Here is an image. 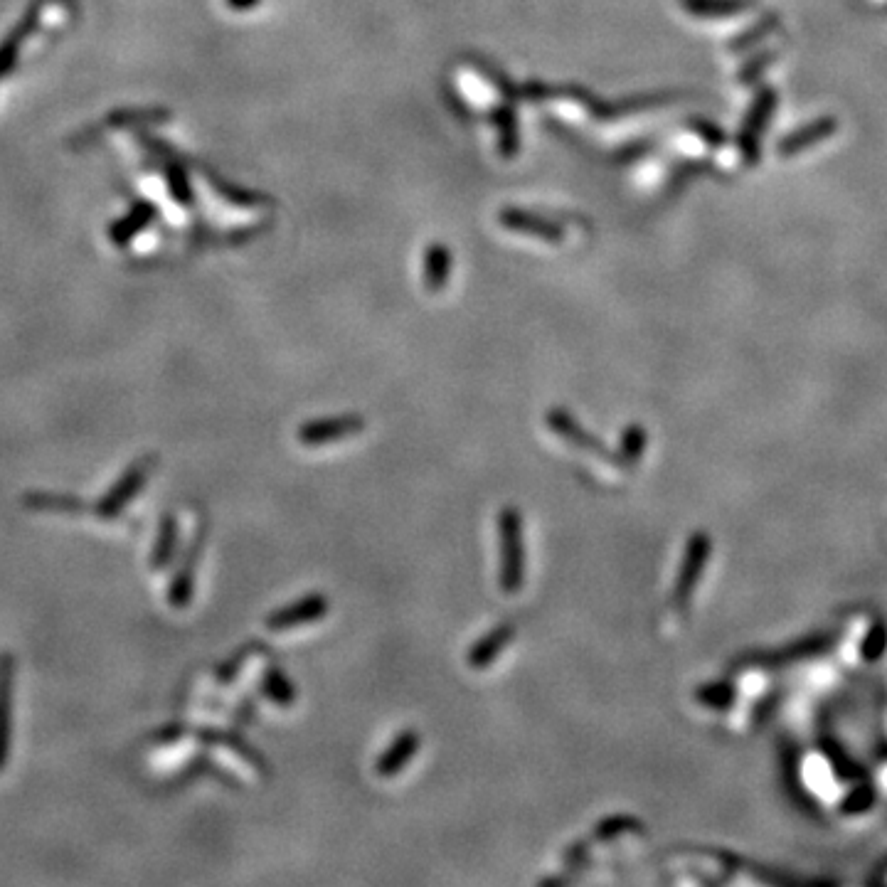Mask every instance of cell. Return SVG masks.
Segmentation results:
<instances>
[{"label": "cell", "mask_w": 887, "mask_h": 887, "mask_svg": "<svg viewBox=\"0 0 887 887\" xmlns=\"http://www.w3.org/2000/svg\"><path fill=\"white\" fill-rule=\"evenodd\" d=\"M501 530V589L513 597L525 582V547H523V518L515 506H506L498 515Z\"/></svg>", "instance_id": "obj_1"}, {"label": "cell", "mask_w": 887, "mask_h": 887, "mask_svg": "<svg viewBox=\"0 0 887 887\" xmlns=\"http://www.w3.org/2000/svg\"><path fill=\"white\" fill-rule=\"evenodd\" d=\"M156 464H158V459L153 454L136 459L134 464L124 471V476H121L119 481H116L114 486L104 493V498L97 503V508H94V515L102 520L119 518V515L124 513V508L134 501L138 493L143 491V486H146L148 478H151Z\"/></svg>", "instance_id": "obj_2"}, {"label": "cell", "mask_w": 887, "mask_h": 887, "mask_svg": "<svg viewBox=\"0 0 887 887\" xmlns=\"http://www.w3.org/2000/svg\"><path fill=\"white\" fill-rule=\"evenodd\" d=\"M545 422H547V427L555 429L557 437H562L567 444L575 446V449H582V451H587V454H594L597 459L607 461V464L619 466V454L609 451V446L604 444L602 439H597L594 434H589L587 429H584L570 412L562 410V407H555V410L547 412Z\"/></svg>", "instance_id": "obj_3"}, {"label": "cell", "mask_w": 887, "mask_h": 887, "mask_svg": "<svg viewBox=\"0 0 887 887\" xmlns=\"http://www.w3.org/2000/svg\"><path fill=\"white\" fill-rule=\"evenodd\" d=\"M363 429H365V419L360 417V414H345V417L311 419V422L301 424L296 437H299V442L306 446H321L355 437V434H360Z\"/></svg>", "instance_id": "obj_4"}, {"label": "cell", "mask_w": 887, "mask_h": 887, "mask_svg": "<svg viewBox=\"0 0 887 887\" xmlns=\"http://www.w3.org/2000/svg\"><path fill=\"white\" fill-rule=\"evenodd\" d=\"M328 607H331V604H328L326 594H321V592L306 594V597H301L299 602H294V604H289V607L279 609V612L269 614L267 629L276 634V631H289V629H294V626L311 624V621L323 619V616L328 614Z\"/></svg>", "instance_id": "obj_5"}, {"label": "cell", "mask_w": 887, "mask_h": 887, "mask_svg": "<svg viewBox=\"0 0 887 887\" xmlns=\"http://www.w3.org/2000/svg\"><path fill=\"white\" fill-rule=\"evenodd\" d=\"M13 653H0V772L10 757V730H13Z\"/></svg>", "instance_id": "obj_6"}, {"label": "cell", "mask_w": 887, "mask_h": 887, "mask_svg": "<svg viewBox=\"0 0 887 887\" xmlns=\"http://www.w3.org/2000/svg\"><path fill=\"white\" fill-rule=\"evenodd\" d=\"M203 545H205V525H200L195 530V538L190 543L188 552H185V562L183 567L178 570L175 580L168 589V602L175 609H183L188 607V602L193 599V584H195V572H198V562L200 555H203Z\"/></svg>", "instance_id": "obj_7"}, {"label": "cell", "mask_w": 887, "mask_h": 887, "mask_svg": "<svg viewBox=\"0 0 887 887\" xmlns=\"http://www.w3.org/2000/svg\"><path fill=\"white\" fill-rule=\"evenodd\" d=\"M419 745H422V735H419L417 730L407 727L405 732H400V735L390 742V747L377 757L375 762L377 777L390 779L395 777V774H400L402 769H405V764L419 752Z\"/></svg>", "instance_id": "obj_8"}, {"label": "cell", "mask_w": 887, "mask_h": 887, "mask_svg": "<svg viewBox=\"0 0 887 887\" xmlns=\"http://www.w3.org/2000/svg\"><path fill=\"white\" fill-rule=\"evenodd\" d=\"M708 550L710 543L705 535H695V538L688 543V555H685L681 577H678L676 582V594H673V604H676L678 609H683L685 604H688L695 582H698L700 577V570H703L705 557H708Z\"/></svg>", "instance_id": "obj_9"}, {"label": "cell", "mask_w": 887, "mask_h": 887, "mask_svg": "<svg viewBox=\"0 0 887 887\" xmlns=\"http://www.w3.org/2000/svg\"><path fill=\"white\" fill-rule=\"evenodd\" d=\"M513 639H515V624L513 621H506V624L491 629L486 636H481V639L471 646L469 653H466V663H469L474 671H483V668H488L498 656H501V651L506 649Z\"/></svg>", "instance_id": "obj_10"}, {"label": "cell", "mask_w": 887, "mask_h": 887, "mask_svg": "<svg viewBox=\"0 0 887 887\" xmlns=\"http://www.w3.org/2000/svg\"><path fill=\"white\" fill-rule=\"evenodd\" d=\"M262 693L267 695L272 703L281 705V708H291L296 700V688L291 685L289 678H286V673L281 671V666H274V663L272 666H267V671H264Z\"/></svg>", "instance_id": "obj_11"}, {"label": "cell", "mask_w": 887, "mask_h": 887, "mask_svg": "<svg viewBox=\"0 0 887 887\" xmlns=\"http://www.w3.org/2000/svg\"><path fill=\"white\" fill-rule=\"evenodd\" d=\"M631 831L644 833V823H641L639 819H634V816L614 814V816H607V819H602L597 823V826L592 828V836H589V841L607 843V841H612V838L621 836V833H631Z\"/></svg>", "instance_id": "obj_12"}, {"label": "cell", "mask_w": 887, "mask_h": 887, "mask_svg": "<svg viewBox=\"0 0 887 887\" xmlns=\"http://www.w3.org/2000/svg\"><path fill=\"white\" fill-rule=\"evenodd\" d=\"M646 442H649V437H646V429L641 427V424H626L624 434H621V446H619V466L621 469H626V471L634 469L636 461H639L641 454H644Z\"/></svg>", "instance_id": "obj_13"}, {"label": "cell", "mask_w": 887, "mask_h": 887, "mask_svg": "<svg viewBox=\"0 0 887 887\" xmlns=\"http://www.w3.org/2000/svg\"><path fill=\"white\" fill-rule=\"evenodd\" d=\"M175 545H178V523L173 518L163 520V528H161V538H158L156 550H153V567H166L171 562Z\"/></svg>", "instance_id": "obj_14"}, {"label": "cell", "mask_w": 887, "mask_h": 887, "mask_svg": "<svg viewBox=\"0 0 887 887\" xmlns=\"http://www.w3.org/2000/svg\"><path fill=\"white\" fill-rule=\"evenodd\" d=\"M254 649H257V646H254V644H252V646H244V649L239 651V653H235V656H232L230 661L222 663V666L215 671V678H217V681H220V683H230V681H235V676L239 673V668H242V666H244V661H247V658L252 656Z\"/></svg>", "instance_id": "obj_15"}, {"label": "cell", "mask_w": 887, "mask_h": 887, "mask_svg": "<svg viewBox=\"0 0 887 887\" xmlns=\"http://www.w3.org/2000/svg\"><path fill=\"white\" fill-rule=\"evenodd\" d=\"M587 860V841H577L575 846H570L565 851V865L567 868H580V865Z\"/></svg>", "instance_id": "obj_16"}]
</instances>
